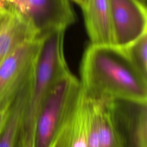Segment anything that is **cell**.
<instances>
[{
  "instance_id": "cell-1",
  "label": "cell",
  "mask_w": 147,
  "mask_h": 147,
  "mask_svg": "<svg viewBox=\"0 0 147 147\" xmlns=\"http://www.w3.org/2000/svg\"><path fill=\"white\" fill-rule=\"evenodd\" d=\"M80 72L86 98L147 101V78L122 48L90 44L83 54Z\"/></svg>"
},
{
  "instance_id": "cell-2",
  "label": "cell",
  "mask_w": 147,
  "mask_h": 147,
  "mask_svg": "<svg viewBox=\"0 0 147 147\" xmlns=\"http://www.w3.org/2000/svg\"><path fill=\"white\" fill-rule=\"evenodd\" d=\"M64 39L58 34L43 38L33 67L17 147H33L36 122L46 95L60 78L69 71L64 55Z\"/></svg>"
},
{
  "instance_id": "cell-3",
  "label": "cell",
  "mask_w": 147,
  "mask_h": 147,
  "mask_svg": "<svg viewBox=\"0 0 147 147\" xmlns=\"http://www.w3.org/2000/svg\"><path fill=\"white\" fill-rule=\"evenodd\" d=\"M83 94L80 82L71 72L53 84L37 118L33 147H52Z\"/></svg>"
},
{
  "instance_id": "cell-4",
  "label": "cell",
  "mask_w": 147,
  "mask_h": 147,
  "mask_svg": "<svg viewBox=\"0 0 147 147\" xmlns=\"http://www.w3.org/2000/svg\"><path fill=\"white\" fill-rule=\"evenodd\" d=\"M41 38L26 40L14 48L0 64V110L11 106L32 75Z\"/></svg>"
},
{
  "instance_id": "cell-5",
  "label": "cell",
  "mask_w": 147,
  "mask_h": 147,
  "mask_svg": "<svg viewBox=\"0 0 147 147\" xmlns=\"http://www.w3.org/2000/svg\"><path fill=\"white\" fill-rule=\"evenodd\" d=\"M107 100L119 147H147V101Z\"/></svg>"
},
{
  "instance_id": "cell-6",
  "label": "cell",
  "mask_w": 147,
  "mask_h": 147,
  "mask_svg": "<svg viewBox=\"0 0 147 147\" xmlns=\"http://www.w3.org/2000/svg\"><path fill=\"white\" fill-rule=\"evenodd\" d=\"M0 6H10L31 23L40 38L56 30L64 29L75 21L68 0H4Z\"/></svg>"
},
{
  "instance_id": "cell-7",
  "label": "cell",
  "mask_w": 147,
  "mask_h": 147,
  "mask_svg": "<svg viewBox=\"0 0 147 147\" xmlns=\"http://www.w3.org/2000/svg\"><path fill=\"white\" fill-rule=\"evenodd\" d=\"M113 44L125 48L147 33L146 5L139 0H110Z\"/></svg>"
},
{
  "instance_id": "cell-8",
  "label": "cell",
  "mask_w": 147,
  "mask_h": 147,
  "mask_svg": "<svg viewBox=\"0 0 147 147\" xmlns=\"http://www.w3.org/2000/svg\"><path fill=\"white\" fill-rule=\"evenodd\" d=\"M40 38L30 21L14 8L0 6V64L21 43Z\"/></svg>"
},
{
  "instance_id": "cell-9",
  "label": "cell",
  "mask_w": 147,
  "mask_h": 147,
  "mask_svg": "<svg viewBox=\"0 0 147 147\" xmlns=\"http://www.w3.org/2000/svg\"><path fill=\"white\" fill-rule=\"evenodd\" d=\"M82 10L90 44L114 45L110 0H87Z\"/></svg>"
},
{
  "instance_id": "cell-10",
  "label": "cell",
  "mask_w": 147,
  "mask_h": 147,
  "mask_svg": "<svg viewBox=\"0 0 147 147\" xmlns=\"http://www.w3.org/2000/svg\"><path fill=\"white\" fill-rule=\"evenodd\" d=\"M52 147H88L87 109L84 94Z\"/></svg>"
},
{
  "instance_id": "cell-11",
  "label": "cell",
  "mask_w": 147,
  "mask_h": 147,
  "mask_svg": "<svg viewBox=\"0 0 147 147\" xmlns=\"http://www.w3.org/2000/svg\"><path fill=\"white\" fill-rule=\"evenodd\" d=\"M30 83L31 78L30 77L11 105L7 122L0 137V147H17L20 125Z\"/></svg>"
},
{
  "instance_id": "cell-12",
  "label": "cell",
  "mask_w": 147,
  "mask_h": 147,
  "mask_svg": "<svg viewBox=\"0 0 147 147\" xmlns=\"http://www.w3.org/2000/svg\"><path fill=\"white\" fill-rule=\"evenodd\" d=\"M87 98L96 119L99 147H119L110 118L107 99Z\"/></svg>"
},
{
  "instance_id": "cell-13",
  "label": "cell",
  "mask_w": 147,
  "mask_h": 147,
  "mask_svg": "<svg viewBox=\"0 0 147 147\" xmlns=\"http://www.w3.org/2000/svg\"><path fill=\"white\" fill-rule=\"evenodd\" d=\"M122 48L136 68L147 78V33Z\"/></svg>"
},
{
  "instance_id": "cell-14",
  "label": "cell",
  "mask_w": 147,
  "mask_h": 147,
  "mask_svg": "<svg viewBox=\"0 0 147 147\" xmlns=\"http://www.w3.org/2000/svg\"><path fill=\"white\" fill-rule=\"evenodd\" d=\"M11 106L0 110V137L7 122L10 113Z\"/></svg>"
},
{
  "instance_id": "cell-15",
  "label": "cell",
  "mask_w": 147,
  "mask_h": 147,
  "mask_svg": "<svg viewBox=\"0 0 147 147\" xmlns=\"http://www.w3.org/2000/svg\"><path fill=\"white\" fill-rule=\"evenodd\" d=\"M71 1H74L78 5H79L82 10L84 9L87 2V0H71Z\"/></svg>"
},
{
  "instance_id": "cell-16",
  "label": "cell",
  "mask_w": 147,
  "mask_h": 147,
  "mask_svg": "<svg viewBox=\"0 0 147 147\" xmlns=\"http://www.w3.org/2000/svg\"><path fill=\"white\" fill-rule=\"evenodd\" d=\"M140 1H141L142 3H144L146 5V0H139Z\"/></svg>"
},
{
  "instance_id": "cell-17",
  "label": "cell",
  "mask_w": 147,
  "mask_h": 147,
  "mask_svg": "<svg viewBox=\"0 0 147 147\" xmlns=\"http://www.w3.org/2000/svg\"><path fill=\"white\" fill-rule=\"evenodd\" d=\"M3 1H4V0H0V3H1V2H2Z\"/></svg>"
}]
</instances>
